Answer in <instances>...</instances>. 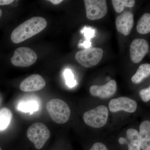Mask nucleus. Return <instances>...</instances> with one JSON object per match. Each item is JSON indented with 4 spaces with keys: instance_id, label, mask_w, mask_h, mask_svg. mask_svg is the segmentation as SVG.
<instances>
[{
    "instance_id": "nucleus-21",
    "label": "nucleus",
    "mask_w": 150,
    "mask_h": 150,
    "mask_svg": "<svg viewBox=\"0 0 150 150\" xmlns=\"http://www.w3.org/2000/svg\"><path fill=\"white\" fill-rule=\"evenodd\" d=\"M140 96L144 102L150 100V86L148 88L141 90L139 92Z\"/></svg>"
},
{
    "instance_id": "nucleus-5",
    "label": "nucleus",
    "mask_w": 150,
    "mask_h": 150,
    "mask_svg": "<svg viewBox=\"0 0 150 150\" xmlns=\"http://www.w3.org/2000/svg\"><path fill=\"white\" fill-rule=\"evenodd\" d=\"M103 54V50L100 48H87L77 52L75 58L82 66L86 68H91L100 62Z\"/></svg>"
},
{
    "instance_id": "nucleus-1",
    "label": "nucleus",
    "mask_w": 150,
    "mask_h": 150,
    "mask_svg": "<svg viewBox=\"0 0 150 150\" xmlns=\"http://www.w3.org/2000/svg\"><path fill=\"white\" fill-rule=\"evenodd\" d=\"M47 22L41 17H33L13 30L11 38L13 43H21L39 33L47 26Z\"/></svg>"
},
{
    "instance_id": "nucleus-19",
    "label": "nucleus",
    "mask_w": 150,
    "mask_h": 150,
    "mask_svg": "<svg viewBox=\"0 0 150 150\" xmlns=\"http://www.w3.org/2000/svg\"><path fill=\"white\" fill-rule=\"evenodd\" d=\"M38 107L36 102H21L18 105V109L23 112H33L37 110Z\"/></svg>"
},
{
    "instance_id": "nucleus-11",
    "label": "nucleus",
    "mask_w": 150,
    "mask_h": 150,
    "mask_svg": "<svg viewBox=\"0 0 150 150\" xmlns=\"http://www.w3.org/2000/svg\"><path fill=\"white\" fill-rule=\"evenodd\" d=\"M116 81L112 80L103 86H92L90 88V92L93 96L98 97L101 98L111 97L117 91Z\"/></svg>"
},
{
    "instance_id": "nucleus-17",
    "label": "nucleus",
    "mask_w": 150,
    "mask_h": 150,
    "mask_svg": "<svg viewBox=\"0 0 150 150\" xmlns=\"http://www.w3.org/2000/svg\"><path fill=\"white\" fill-rule=\"evenodd\" d=\"M12 118L11 111L7 108L0 110V131H5L8 127Z\"/></svg>"
},
{
    "instance_id": "nucleus-4",
    "label": "nucleus",
    "mask_w": 150,
    "mask_h": 150,
    "mask_svg": "<svg viewBox=\"0 0 150 150\" xmlns=\"http://www.w3.org/2000/svg\"><path fill=\"white\" fill-rule=\"evenodd\" d=\"M108 117L107 108L101 105L85 112L83 119L88 126L94 128H100L106 124Z\"/></svg>"
},
{
    "instance_id": "nucleus-16",
    "label": "nucleus",
    "mask_w": 150,
    "mask_h": 150,
    "mask_svg": "<svg viewBox=\"0 0 150 150\" xmlns=\"http://www.w3.org/2000/svg\"><path fill=\"white\" fill-rule=\"evenodd\" d=\"M137 32L140 34H146L150 33V14H144L137 23Z\"/></svg>"
},
{
    "instance_id": "nucleus-24",
    "label": "nucleus",
    "mask_w": 150,
    "mask_h": 150,
    "mask_svg": "<svg viewBox=\"0 0 150 150\" xmlns=\"http://www.w3.org/2000/svg\"><path fill=\"white\" fill-rule=\"evenodd\" d=\"M119 144H127V139L125 138H123V137H121V138H119Z\"/></svg>"
},
{
    "instance_id": "nucleus-10",
    "label": "nucleus",
    "mask_w": 150,
    "mask_h": 150,
    "mask_svg": "<svg viewBox=\"0 0 150 150\" xmlns=\"http://www.w3.org/2000/svg\"><path fill=\"white\" fill-rule=\"evenodd\" d=\"M46 81L40 75H30L23 80L20 84V88L23 92L38 91L44 88Z\"/></svg>"
},
{
    "instance_id": "nucleus-6",
    "label": "nucleus",
    "mask_w": 150,
    "mask_h": 150,
    "mask_svg": "<svg viewBox=\"0 0 150 150\" xmlns=\"http://www.w3.org/2000/svg\"><path fill=\"white\" fill-rule=\"evenodd\" d=\"M37 58L36 53L31 48L21 47L14 51L11 61L15 67H27L34 64Z\"/></svg>"
},
{
    "instance_id": "nucleus-26",
    "label": "nucleus",
    "mask_w": 150,
    "mask_h": 150,
    "mask_svg": "<svg viewBox=\"0 0 150 150\" xmlns=\"http://www.w3.org/2000/svg\"><path fill=\"white\" fill-rule=\"evenodd\" d=\"M2 15V11L0 9V18H1V17Z\"/></svg>"
},
{
    "instance_id": "nucleus-20",
    "label": "nucleus",
    "mask_w": 150,
    "mask_h": 150,
    "mask_svg": "<svg viewBox=\"0 0 150 150\" xmlns=\"http://www.w3.org/2000/svg\"><path fill=\"white\" fill-rule=\"evenodd\" d=\"M66 84L70 88H73L77 84L76 81L75 79L74 75L71 70L67 69L64 72Z\"/></svg>"
},
{
    "instance_id": "nucleus-2",
    "label": "nucleus",
    "mask_w": 150,
    "mask_h": 150,
    "mask_svg": "<svg viewBox=\"0 0 150 150\" xmlns=\"http://www.w3.org/2000/svg\"><path fill=\"white\" fill-rule=\"evenodd\" d=\"M46 110L54 122L59 124L67 122L71 115V109L67 103L62 99H52L46 104Z\"/></svg>"
},
{
    "instance_id": "nucleus-8",
    "label": "nucleus",
    "mask_w": 150,
    "mask_h": 150,
    "mask_svg": "<svg viewBox=\"0 0 150 150\" xmlns=\"http://www.w3.org/2000/svg\"><path fill=\"white\" fill-rule=\"evenodd\" d=\"M149 51V44L143 38L134 39L130 47V56L131 60L135 64L139 63Z\"/></svg>"
},
{
    "instance_id": "nucleus-18",
    "label": "nucleus",
    "mask_w": 150,
    "mask_h": 150,
    "mask_svg": "<svg viewBox=\"0 0 150 150\" xmlns=\"http://www.w3.org/2000/svg\"><path fill=\"white\" fill-rule=\"evenodd\" d=\"M111 2L113 8L118 13L123 11L124 6L133 7L136 3V1L134 0H112Z\"/></svg>"
},
{
    "instance_id": "nucleus-23",
    "label": "nucleus",
    "mask_w": 150,
    "mask_h": 150,
    "mask_svg": "<svg viewBox=\"0 0 150 150\" xmlns=\"http://www.w3.org/2000/svg\"><path fill=\"white\" fill-rule=\"evenodd\" d=\"M14 1L13 0H0V5L5 6L10 4Z\"/></svg>"
},
{
    "instance_id": "nucleus-14",
    "label": "nucleus",
    "mask_w": 150,
    "mask_h": 150,
    "mask_svg": "<svg viewBox=\"0 0 150 150\" xmlns=\"http://www.w3.org/2000/svg\"><path fill=\"white\" fill-rule=\"evenodd\" d=\"M129 150H141L139 133L135 129H128L126 132Z\"/></svg>"
},
{
    "instance_id": "nucleus-25",
    "label": "nucleus",
    "mask_w": 150,
    "mask_h": 150,
    "mask_svg": "<svg viewBox=\"0 0 150 150\" xmlns=\"http://www.w3.org/2000/svg\"><path fill=\"white\" fill-rule=\"evenodd\" d=\"M48 1L54 5L59 4H61L63 1V0H50V1Z\"/></svg>"
},
{
    "instance_id": "nucleus-15",
    "label": "nucleus",
    "mask_w": 150,
    "mask_h": 150,
    "mask_svg": "<svg viewBox=\"0 0 150 150\" xmlns=\"http://www.w3.org/2000/svg\"><path fill=\"white\" fill-rule=\"evenodd\" d=\"M150 75V64H143L139 67L137 72L131 78V81L134 83H139L143 79Z\"/></svg>"
},
{
    "instance_id": "nucleus-13",
    "label": "nucleus",
    "mask_w": 150,
    "mask_h": 150,
    "mask_svg": "<svg viewBox=\"0 0 150 150\" xmlns=\"http://www.w3.org/2000/svg\"><path fill=\"white\" fill-rule=\"evenodd\" d=\"M139 137L141 149L150 150V121H144L141 123Z\"/></svg>"
},
{
    "instance_id": "nucleus-22",
    "label": "nucleus",
    "mask_w": 150,
    "mask_h": 150,
    "mask_svg": "<svg viewBox=\"0 0 150 150\" xmlns=\"http://www.w3.org/2000/svg\"><path fill=\"white\" fill-rule=\"evenodd\" d=\"M90 150H108L106 146L100 142L95 143Z\"/></svg>"
},
{
    "instance_id": "nucleus-12",
    "label": "nucleus",
    "mask_w": 150,
    "mask_h": 150,
    "mask_svg": "<svg viewBox=\"0 0 150 150\" xmlns=\"http://www.w3.org/2000/svg\"><path fill=\"white\" fill-rule=\"evenodd\" d=\"M115 25L118 32L124 35H129L134 25V16L130 12H124L115 19Z\"/></svg>"
},
{
    "instance_id": "nucleus-7",
    "label": "nucleus",
    "mask_w": 150,
    "mask_h": 150,
    "mask_svg": "<svg viewBox=\"0 0 150 150\" xmlns=\"http://www.w3.org/2000/svg\"><path fill=\"white\" fill-rule=\"evenodd\" d=\"M86 14L90 20H99L107 13V1L105 0H85Z\"/></svg>"
},
{
    "instance_id": "nucleus-27",
    "label": "nucleus",
    "mask_w": 150,
    "mask_h": 150,
    "mask_svg": "<svg viewBox=\"0 0 150 150\" xmlns=\"http://www.w3.org/2000/svg\"><path fill=\"white\" fill-rule=\"evenodd\" d=\"M0 150H2L1 149V147H0Z\"/></svg>"
},
{
    "instance_id": "nucleus-3",
    "label": "nucleus",
    "mask_w": 150,
    "mask_h": 150,
    "mask_svg": "<svg viewBox=\"0 0 150 150\" xmlns=\"http://www.w3.org/2000/svg\"><path fill=\"white\" fill-rule=\"evenodd\" d=\"M50 131L43 123L38 122L31 125L27 131L28 139L34 144L35 148L39 150L42 149L50 137Z\"/></svg>"
},
{
    "instance_id": "nucleus-9",
    "label": "nucleus",
    "mask_w": 150,
    "mask_h": 150,
    "mask_svg": "<svg viewBox=\"0 0 150 150\" xmlns=\"http://www.w3.org/2000/svg\"><path fill=\"white\" fill-rule=\"evenodd\" d=\"M137 108V102L126 97H121L111 100L109 103V110L111 112L123 110L132 113L136 111Z\"/></svg>"
}]
</instances>
